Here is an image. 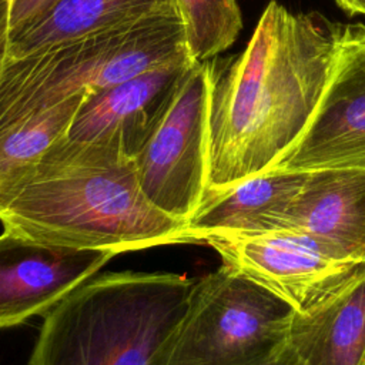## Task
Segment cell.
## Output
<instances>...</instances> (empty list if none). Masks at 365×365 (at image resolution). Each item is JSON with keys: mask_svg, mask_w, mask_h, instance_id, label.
Listing matches in <instances>:
<instances>
[{"mask_svg": "<svg viewBox=\"0 0 365 365\" xmlns=\"http://www.w3.org/2000/svg\"><path fill=\"white\" fill-rule=\"evenodd\" d=\"M341 27L271 0L241 53L210 60L205 192L275 168L298 143L327 88Z\"/></svg>", "mask_w": 365, "mask_h": 365, "instance_id": "cell-1", "label": "cell"}, {"mask_svg": "<svg viewBox=\"0 0 365 365\" xmlns=\"http://www.w3.org/2000/svg\"><path fill=\"white\" fill-rule=\"evenodd\" d=\"M3 230L64 247L114 254L187 244V222L144 194L121 150L67 135L0 185Z\"/></svg>", "mask_w": 365, "mask_h": 365, "instance_id": "cell-2", "label": "cell"}, {"mask_svg": "<svg viewBox=\"0 0 365 365\" xmlns=\"http://www.w3.org/2000/svg\"><path fill=\"white\" fill-rule=\"evenodd\" d=\"M194 281L165 271L96 274L44 315L29 365H157Z\"/></svg>", "mask_w": 365, "mask_h": 365, "instance_id": "cell-3", "label": "cell"}, {"mask_svg": "<svg viewBox=\"0 0 365 365\" xmlns=\"http://www.w3.org/2000/svg\"><path fill=\"white\" fill-rule=\"evenodd\" d=\"M185 56L182 21L170 13L9 58L0 80V127Z\"/></svg>", "mask_w": 365, "mask_h": 365, "instance_id": "cell-4", "label": "cell"}, {"mask_svg": "<svg viewBox=\"0 0 365 365\" xmlns=\"http://www.w3.org/2000/svg\"><path fill=\"white\" fill-rule=\"evenodd\" d=\"M294 308L234 267L195 278L157 365H252L287 344Z\"/></svg>", "mask_w": 365, "mask_h": 365, "instance_id": "cell-5", "label": "cell"}, {"mask_svg": "<svg viewBox=\"0 0 365 365\" xmlns=\"http://www.w3.org/2000/svg\"><path fill=\"white\" fill-rule=\"evenodd\" d=\"M210 61L195 63L168 111L134 158L148 200L188 222L207 191Z\"/></svg>", "mask_w": 365, "mask_h": 365, "instance_id": "cell-6", "label": "cell"}, {"mask_svg": "<svg viewBox=\"0 0 365 365\" xmlns=\"http://www.w3.org/2000/svg\"><path fill=\"white\" fill-rule=\"evenodd\" d=\"M275 168L365 170V24H342L319 106L302 137Z\"/></svg>", "mask_w": 365, "mask_h": 365, "instance_id": "cell-7", "label": "cell"}, {"mask_svg": "<svg viewBox=\"0 0 365 365\" xmlns=\"http://www.w3.org/2000/svg\"><path fill=\"white\" fill-rule=\"evenodd\" d=\"M205 244L220 254L222 264L252 278L297 314L317 308L365 269V261L328 257L305 238L288 232L211 237Z\"/></svg>", "mask_w": 365, "mask_h": 365, "instance_id": "cell-8", "label": "cell"}, {"mask_svg": "<svg viewBox=\"0 0 365 365\" xmlns=\"http://www.w3.org/2000/svg\"><path fill=\"white\" fill-rule=\"evenodd\" d=\"M114 255L40 242L20 234H0V328L46 315Z\"/></svg>", "mask_w": 365, "mask_h": 365, "instance_id": "cell-9", "label": "cell"}, {"mask_svg": "<svg viewBox=\"0 0 365 365\" xmlns=\"http://www.w3.org/2000/svg\"><path fill=\"white\" fill-rule=\"evenodd\" d=\"M194 64L185 56L87 94L67 137L113 145L135 158L164 118Z\"/></svg>", "mask_w": 365, "mask_h": 365, "instance_id": "cell-10", "label": "cell"}, {"mask_svg": "<svg viewBox=\"0 0 365 365\" xmlns=\"http://www.w3.org/2000/svg\"><path fill=\"white\" fill-rule=\"evenodd\" d=\"M279 232L297 234L328 257L365 261V170L308 171Z\"/></svg>", "mask_w": 365, "mask_h": 365, "instance_id": "cell-11", "label": "cell"}, {"mask_svg": "<svg viewBox=\"0 0 365 365\" xmlns=\"http://www.w3.org/2000/svg\"><path fill=\"white\" fill-rule=\"evenodd\" d=\"M308 173L272 168L218 191L205 192L187 222L188 242L211 237H259L281 231L282 218Z\"/></svg>", "mask_w": 365, "mask_h": 365, "instance_id": "cell-12", "label": "cell"}, {"mask_svg": "<svg viewBox=\"0 0 365 365\" xmlns=\"http://www.w3.org/2000/svg\"><path fill=\"white\" fill-rule=\"evenodd\" d=\"M170 13H178L175 0H56L10 30L9 58Z\"/></svg>", "mask_w": 365, "mask_h": 365, "instance_id": "cell-13", "label": "cell"}, {"mask_svg": "<svg viewBox=\"0 0 365 365\" xmlns=\"http://www.w3.org/2000/svg\"><path fill=\"white\" fill-rule=\"evenodd\" d=\"M287 344L305 365H365V269L317 308L295 312Z\"/></svg>", "mask_w": 365, "mask_h": 365, "instance_id": "cell-14", "label": "cell"}, {"mask_svg": "<svg viewBox=\"0 0 365 365\" xmlns=\"http://www.w3.org/2000/svg\"><path fill=\"white\" fill-rule=\"evenodd\" d=\"M86 96L76 94L0 127V185L33 165L56 141L67 135Z\"/></svg>", "mask_w": 365, "mask_h": 365, "instance_id": "cell-15", "label": "cell"}, {"mask_svg": "<svg viewBox=\"0 0 365 365\" xmlns=\"http://www.w3.org/2000/svg\"><path fill=\"white\" fill-rule=\"evenodd\" d=\"M185 47L195 63L215 58L237 40L242 29L237 0H175Z\"/></svg>", "mask_w": 365, "mask_h": 365, "instance_id": "cell-16", "label": "cell"}, {"mask_svg": "<svg viewBox=\"0 0 365 365\" xmlns=\"http://www.w3.org/2000/svg\"><path fill=\"white\" fill-rule=\"evenodd\" d=\"M56 0H13L10 7V30L40 14Z\"/></svg>", "mask_w": 365, "mask_h": 365, "instance_id": "cell-17", "label": "cell"}, {"mask_svg": "<svg viewBox=\"0 0 365 365\" xmlns=\"http://www.w3.org/2000/svg\"><path fill=\"white\" fill-rule=\"evenodd\" d=\"M10 0H0V80L9 60L10 43Z\"/></svg>", "mask_w": 365, "mask_h": 365, "instance_id": "cell-18", "label": "cell"}, {"mask_svg": "<svg viewBox=\"0 0 365 365\" xmlns=\"http://www.w3.org/2000/svg\"><path fill=\"white\" fill-rule=\"evenodd\" d=\"M252 365H305V364L292 351V348L288 344H285L284 346H281L278 351H275L268 358H265L259 362H255Z\"/></svg>", "mask_w": 365, "mask_h": 365, "instance_id": "cell-19", "label": "cell"}, {"mask_svg": "<svg viewBox=\"0 0 365 365\" xmlns=\"http://www.w3.org/2000/svg\"><path fill=\"white\" fill-rule=\"evenodd\" d=\"M348 16H365V0H335Z\"/></svg>", "mask_w": 365, "mask_h": 365, "instance_id": "cell-20", "label": "cell"}, {"mask_svg": "<svg viewBox=\"0 0 365 365\" xmlns=\"http://www.w3.org/2000/svg\"><path fill=\"white\" fill-rule=\"evenodd\" d=\"M10 1H13V0H10Z\"/></svg>", "mask_w": 365, "mask_h": 365, "instance_id": "cell-21", "label": "cell"}]
</instances>
